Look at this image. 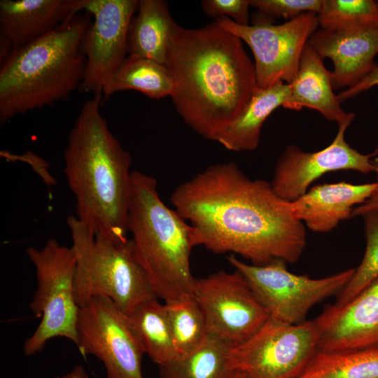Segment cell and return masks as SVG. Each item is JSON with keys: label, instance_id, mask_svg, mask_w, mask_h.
Wrapping results in <instances>:
<instances>
[{"label": "cell", "instance_id": "cell-15", "mask_svg": "<svg viewBox=\"0 0 378 378\" xmlns=\"http://www.w3.org/2000/svg\"><path fill=\"white\" fill-rule=\"evenodd\" d=\"M314 321L318 332V350L378 346V279L349 302L328 305Z\"/></svg>", "mask_w": 378, "mask_h": 378}, {"label": "cell", "instance_id": "cell-6", "mask_svg": "<svg viewBox=\"0 0 378 378\" xmlns=\"http://www.w3.org/2000/svg\"><path fill=\"white\" fill-rule=\"evenodd\" d=\"M66 223L76 258L74 291L79 307L105 297L130 315L158 299L134 255L130 239L115 242L95 235L75 216H68Z\"/></svg>", "mask_w": 378, "mask_h": 378}, {"label": "cell", "instance_id": "cell-3", "mask_svg": "<svg viewBox=\"0 0 378 378\" xmlns=\"http://www.w3.org/2000/svg\"><path fill=\"white\" fill-rule=\"evenodd\" d=\"M102 94L82 106L64 150V174L76 199L75 216L95 235L126 242L132 158L100 111Z\"/></svg>", "mask_w": 378, "mask_h": 378}, {"label": "cell", "instance_id": "cell-10", "mask_svg": "<svg viewBox=\"0 0 378 378\" xmlns=\"http://www.w3.org/2000/svg\"><path fill=\"white\" fill-rule=\"evenodd\" d=\"M77 335L80 354L98 358L106 378H144L143 348L128 316L111 299L94 298L80 307Z\"/></svg>", "mask_w": 378, "mask_h": 378}, {"label": "cell", "instance_id": "cell-24", "mask_svg": "<svg viewBox=\"0 0 378 378\" xmlns=\"http://www.w3.org/2000/svg\"><path fill=\"white\" fill-rule=\"evenodd\" d=\"M298 378H378V346L340 351L317 350Z\"/></svg>", "mask_w": 378, "mask_h": 378}, {"label": "cell", "instance_id": "cell-17", "mask_svg": "<svg viewBox=\"0 0 378 378\" xmlns=\"http://www.w3.org/2000/svg\"><path fill=\"white\" fill-rule=\"evenodd\" d=\"M76 14L75 0H1L0 64Z\"/></svg>", "mask_w": 378, "mask_h": 378}, {"label": "cell", "instance_id": "cell-20", "mask_svg": "<svg viewBox=\"0 0 378 378\" xmlns=\"http://www.w3.org/2000/svg\"><path fill=\"white\" fill-rule=\"evenodd\" d=\"M290 95V84L283 82L268 88H257L244 110L216 141L231 151L255 150L265 121L278 107L285 106Z\"/></svg>", "mask_w": 378, "mask_h": 378}, {"label": "cell", "instance_id": "cell-25", "mask_svg": "<svg viewBox=\"0 0 378 378\" xmlns=\"http://www.w3.org/2000/svg\"><path fill=\"white\" fill-rule=\"evenodd\" d=\"M231 346L209 333L202 345L194 351L172 362L159 366L160 378H227Z\"/></svg>", "mask_w": 378, "mask_h": 378}, {"label": "cell", "instance_id": "cell-31", "mask_svg": "<svg viewBox=\"0 0 378 378\" xmlns=\"http://www.w3.org/2000/svg\"><path fill=\"white\" fill-rule=\"evenodd\" d=\"M377 85L378 65L358 83L340 92L337 94L339 100L342 103Z\"/></svg>", "mask_w": 378, "mask_h": 378}, {"label": "cell", "instance_id": "cell-13", "mask_svg": "<svg viewBox=\"0 0 378 378\" xmlns=\"http://www.w3.org/2000/svg\"><path fill=\"white\" fill-rule=\"evenodd\" d=\"M138 4L136 0H75L76 13L85 10L93 16L82 42L86 64L80 92L102 94L127 57V34Z\"/></svg>", "mask_w": 378, "mask_h": 378}, {"label": "cell", "instance_id": "cell-2", "mask_svg": "<svg viewBox=\"0 0 378 378\" xmlns=\"http://www.w3.org/2000/svg\"><path fill=\"white\" fill-rule=\"evenodd\" d=\"M165 65L176 111L209 140L216 141L258 88L254 63L242 41L215 21L197 29L176 23Z\"/></svg>", "mask_w": 378, "mask_h": 378}, {"label": "cell", "instance_id": "cell-16", "mask_svg": "<svg viewBox=\"0 0 378 378\" xmlns=\"http://www.w3.org/2000/svg\"><path fill=\"white\" fill-rule=\"evenodd\" d=\"M308 44L323 59L332 60L334 90L356 85L377 65L374 59L378 53V28L346 31L318 28Z\"/></svg>", "mask_w": 378, "mask_h": 378}, {"label": "cell", "instance_id": "cell-8", "mask_svg": "<svg viewBox=\"0 0 378 378\" xmlns=\"http://www.w3.org/2000/svg\"><path fill=\"white\" fill-rule=\"evenodd\" d=\"M227 260L247 281L270 317L290 324L304 322L314 305L340 294L355 272V268H351L312 279L289 272L287 263L281 260L262 265L244 262L233 255Z\"/></svg>", "mask_w": 378, "mask_h": 378}, {"label": "cell", "instance_id": "cell-19", "mask_svg": "<svg viewBox=\"0 0 378 378\" xmlns=\"http://www.w3.org/2000/svg\"><path fill=\"white\" fill-rule=\"evenodd\" d=\"M290 95L284 106L299 111L304 107L319 112L338 125L353 121L355 114L346 113L337 94L333 92L331 71L323 59L308 44L304 47L296 76L290 83Z\"/></svg>", "mask_w": 378, "mask_h": 378}, {"label": "cell", "instance_id": "cell-11", "mask_svg": "<svg viewBox=\"0 0 378 378\" xmlns=\"http://www.w3.org/2000/svg\"><path fill=\"white\" fill-rule=\"evenodd\" d=\"M214 21L249 46L254 57L257 87L261 89L279 82L292 83L303 50L319 26L318 15L314 13H304L280 24L241 25L228 17Z\"/></svg>", "mask_w": 378, "mask_h": 378}, {"label": "cell", "instance_id": "cell-12", "mask_svg": "<svg viewBox=\"0 0 378 378\" xmlns=\"http://www.w3.org/2000/svg\"><path fill=\"white\" fill-rule=\"evenodd\" d=\"M192 294L204 316L208 332L231 347L248 340L270 315L245 278L237 270L195 279Z\"/></svg>", "mask_w": 378, "mask_h": 378}, {"label": "cell", "instance_id": "cell-5", "mask_svg": "<svg viewBox=\"0 0 378 378\" xmlns=\"http://www.w3.org/2000/svg\"><path fill=\"white\" fill-rule=\"evenodd\" d=\"M128 232L134 255L158 299L167 303L192 294V228L163 202L156 179L139 171L132 172Z\"/></svg>", "mask_w": 378, "mask_h": 378}, {"label": "cell", "instance_id": "cell-22", "mask_svg": "<svg viewBox=\"0 0 378 378\" xmlns=\"http://www.w3.org/2000/svg\"><path fill=\"white\" fill-rule=\"evenodd\" d=\"M127 90H137L151 99H159L171 96L174 83L165 64L148 58L127 55L104 88L102 96L107 98Z\"/></svg>", "mask_w": 378, "mask_h": 378}, {"label": "cell", "instance_id": "cell-1", "mask_svg": "<svg viewBox=\"0 0 378 378\" xmlns=\"http://www.w3.org/2000/svg\"><path fill=\"white\" fill-rule=\"evenodd\" d=\"M171 202L191 225L194 246L216 253L231 252L256 265L294 263L306 246L305 225L290 202L232 162L210 165L181 183Z\"/></svg>", "mask_w": 378, "mask_h": 378}, {"label": "cell", "instance_id": "cell-26", "mask_svg": "<svg viewBox=\"0 0 378 378\" xmlns=\"http://www.w3.org/2000/svg\"><path fill=\"white\" fill-rule=\"evenodd\" d=\"M178 357L196 350L209 332L203 312L193 294L164 303Z\"/></svg>", "mask_w": 378, "mask_h": 378}, {"label": "cell", "instance_id": "cell-29", "mask_svg": "<svg viewBox=\"0 0 378 378\" xmlns=\"http://www.w3.org/2000/svg\"><path fill=\"white\" fill-rule=\"evenodd\" d=\"M260 14L290 20L304 13L318 14L323 0H250Z\"/></svg>", "mask_w": 378, "mask_h": 378}, {"label": "cell", "instance_id": "cell-4", "mask_svg": "<svg viewBox=\"0 0 378 378\" xmlns=\"http://www.w3.org/2000/svg\"><path fill=\"white\" fill-rule=\"evenodd\" d=\"M90 23L88 15L78 13L10 52L0 68L1 125L65 100L79 88L86 64L82 42Z\"/></svg>", "mask_w": 378, "mask_h": 378}, {"label": "cell", "instance_id": "cell-23", "mask_svg": "<svg viewBox=\"0 0 378 378\" xmlns=\"http://www.w3.org/2000/svg\"><path fill=\"white\" fill-rule=\"evenodd\" d=\"M127 316L144 354L153 363L162 366L178 358L164 304L155 299Z\"/></svg>", "mask_w": 378, "mask_h": 378}, {"label": "cell", "instance_id": "cell-32", "mask_svg": "<svg viewBox=\"0 0 378 378\" xmlns=\"http://www.w3.org/2000/svg\"><path fill=\"white\" fill-rule=\"evenodd\" d=\"M374 172L377 176L378 183V160H373ZM372 211H378V186L372 196L364 203L357 206L353 209L351 217L362 216L365 214Z\"/></svg>", "mask_w": 378, "mask_h": 378}, {"label": "cell", "instance_id": "cell-14", "mask_svg": "<svg viewBox=\"0 0 378 378\" xmlns=\"http://www.w3.org/2000/svg\"><path fill=\"white\" fill-rule=\"evenodd\" d=\"M352 121L338 125L333 141L316 152H304L295 145L287 146L279 157L272 182L274 191L287 201L304 195L310 185L323 174L339 170H353L363 174L374 172L370 154H363L350 146L344 138Z\"/></svg>", "mask_w": 378, "mask_h": 378}, {"label": "cell", "instance_id": "cell-28", "mask_svg": "<svg viewBox=\"0 0 378 378\" xmlns=\"http://www.w3.org/2000/svg\"><path fill=\"white\" fill-rule=\"evenodd\" d=\"M362 217L366 239L365 251L351 279L339 294L335 303L337 305L349 302L378 279V211L368 212Z\"/></svg>", "mask_w": 378, "mask_h": 378}, {"label": "cell", "instance_id": "cell-33", "mask_svg": "<svg viewBox=\"0 0 378 378\" xmlns=\"http://www.w3.org/2000/svg\"><path fill=\"white\" fill-rule=\"evenodd\" d=\"M55 378H90V377L83 365H78L68 372Z\"/></svg>", "mask_w": 378, "mask_h": 378}, {"label": "cell", "instance_id": "cell-7", "mask_svg": "<svg viewBox=\"0 0 378 378\" xmlns=\"http://www.w3.org/2000/svg\"><path fill=\"white\" fill-rule=\"evenodd\" d=\"M26 253L35 267L37 284L29 308L41 321L24 341V354L31 356L41 352L55 337L66 338L76 345L80 307L75 299L74 249L50 239L41 248L27 247Z\"/></svg>", "mask_w": 378, "mask_h": 378}, {"label": "cell", "instance_id": "cell-18", "mask_svg": "<svg viewBox=\"0 0 378 378\" xmlns=\"http://www.w3.org/2000/svg\"><path fill=\"white\" fill-rule=\"evenodd\" d=\"M378 183H324L309 189L290 202L293 214L310 230L328 232L351 217L353 209L370 198Z\"/></svg>", "mask_w": 378, "mask_h": 378}, {"label": "cell", "instance_id": "cell-27", "mask_svg": "<svg viewBox=\"0 0 378 378\" xmlns=\"http://www.w3.org/2000/svg\"><path fill=\"white\" fill-rule=\"evenodd\" d=\"M318 19L320 28L327 30L378 28V1L323 0Z\"/></svg>", "mask_w": 378, "mask_h": 378}, {"label": "cell", "instance_id": "cell-34", "mask_svg": "<svg viewBox=\"0 0 378 378\" xmlns=\"http://www.w3.org/2000/svg\"><path fill=\"white\" fill-rule=\"evenodd\" d=\"M227 378H243L242 374L237 370L230 371Z\"/></svg>", "mask_w": 378, "mask_h": 378}, {"label": "cell", "instance_id": "cell-30", "mask_svg": "<svg viewBox=\"0 0 378 378\" xmlns=\"http://www.w3.org/2000/svg\"><path fill=\"white\" fill-rule=\"evenodd\" d=\"M201 2L204 13L209 17L229 16L239 24H249L250 0H203Z\"/></svg>", "mask_w": 378, "mask_h": 378}, {"label": "cell", "instance_id": "cell-21", "mask_svg": "<svg viewBox=\"0 0 378 378\" xmlns=\"http://www.w3.org/2000/svg\"><path fill=\"white\" fill-rule=\"evenodd\" d=\"M137 15L127 34V54L165 64L171 36L176 24L163 0H140Z\"/></svg>", "mask_w": 378, "mask_h": 378}, {"label": "cell", "instance_id": "cell-9", "mask_svg": "<svg viewBox=\"0 0 378 378\" xmlns=\"http://www.w3.org/2000/svg\"><path fill=\"white\" fill-rule=\"evenodd\" d=\"M318 344L314 320L290 324L270 317L251 337L230 348L228 369L243 378H298Z\"/></svg>", "mask_w": 378, "mask_h": 378}]
</instances>
